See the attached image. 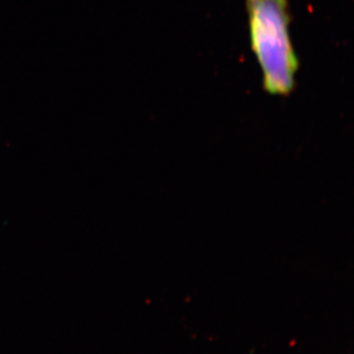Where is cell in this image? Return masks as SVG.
<instances>
[{
	"mask_svg": "<svg viewBox=\"0 0 354 354\" xmlns=\"http://www.w3.org/2000/svg\"><path fill=\"white\" fill-rule=\"evenodd\" d=\"M251 44L269 94L290 95L295 88L298 59L290 36L286 0H246Z\"/></svg>",
	"mask_w": 354,
	"mask_h": 354,
	"instance_id": "6da1fadb",
	"label": "cell"
}]
</instances>
